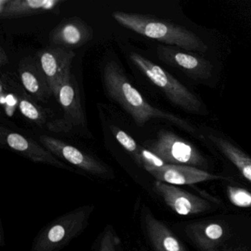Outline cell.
Instances as JSON below:
<instances>
[{
    "label": "cell",
    "mask_w": 251,
    "mask_h": 251,
    "mask_svg": "<svg viewBox=\"0 0 251 251\" xmlns=\"http://www.w3.org/2000/svg\"><path fill=\"white\" fill-rule=\"evenodd\" d=\"M1 137L11 150L34 162L73 171V169L58 159L52 152L30 138L14 132L6 131L3 127L1 128Z\"/></svg>",
    "instance_id": "cell-12"
},
{
    "label": "cell",
    "mask_w": 251,
    "mask_h": 251,
    "mask_svg": "<svg viewBox=\"0 0 251 251\" xmlns=\"http://www.w3.org/2000/svg\"><path fill=\"white\" fill-rule=\"evenodd\" d=\"M53 96L64 110L63 118L73 126H83L86 117L80 102V91L73 74L62 82Z\"/></svg>",
    "instance_id": "cell-14"
},
{
    "label": "cell",
    "mask_w": 251,
    "mask_h": 251,
    "mask_svg": "<svg viewBox=\"0 0 251 251\" xmlns=\"http://www.w3.org/2000/svg\"><path fill=\"white\" fill-rule=\"evenodd\" d=\"M93 29L79 17H70L63 20L49 34L52 46L73 50L80 48L92 40Z\"/></svg>",
    "instance_id": "cell-11"
},
{
    "label": "cell",
    "mask_w": 251,
    "mask_h": 251,
    "mask_svg": "<svg viewBox=\"0 0 251 251\" xmlns=\"http://www.w3.org/2000/svg\"><path fill=\"white\" fill-rule=\"evenodd\" d=\"M111 132L114 134V137L117 139V142L123 146V148L131 155L133 159L136 164L139 166L142 165V152L143 148L139 147L136 143V141L124 130L120 129L117 126H110Z\"/></svg>",
    "instance_id": "cell-19"
},
{
    "label": "cell",
    "mask_w": 251,
    "mask_h": 251,
    "mask_svg": "<svg viewBox=\"0 0 251 251\" xmlns=\"http://www.w3.org/2000/svg\"><path fill=\"white\" fill-rule=\"evenodd\" d=\"M8 63H9V59H8V55L4 50L3 48H0V65H1V67L8 65Z\"/></svg>",
    "instance_id": "cell-24"
},
{
    "label": "cell",
    "mask_w": 251,
    "mask_h": 251,
    "mask_svg": "<svg viewBox=\"0 0 251 251\" xmlns=\"http://www.w3.org/2000/svg\"><path fill=\"white\" fill-rule=\"evenodd\" d=\"M204 236L207 241L211 242H216L220 240L224 233L223 226L217 223H210L204 227Z\"/></svg>",
    "instance_id": "cell-22"
},
{
    "label": "cell",
    "mask_w": 251,
    "mask_h": 251,
    "mask_svg": "<svg viewBox=\"0 0 251 251\" xmlns=\"http://www.w3.org/2000/svg\"><path fill=\"white\" fill-rule=\"evenodd\" d=\"M39 140L44 147L55 156L67 161L89 174L101 178L110 179L114 177V173L108 166L75 147L45 135L41 136Z\"/></svg>",
    "instance_id": "cell-6"
},
{
    "label": "cell",
    "mask_w": 251,
    "mask_h": 251,
    "mask_svg": "<svg viewBox=\"0 0 251 251\" xmlns=\"http://www.w3.org/2000/svg\"><path fill=\"white\" fill-rule=\"evenodd\" d=\"M16 95L17 97L19 108L24 117L39 126H43L46 123L48 115L46 111L39 105H36L34 100L29 95H27L21 86L20 89H16Z\"/></svg>",
    "instance_id": "cell-18"
},
{
    "label": "cell",
    "mask_w": 251,
    "mask_h": 251,
    "mask_svg": "<svg viewBox=\"0 0 251 251\" xmlns=\"http://www.w3.org/2000/svg\"><path fill=\"white\" fill-rule=\"evenodd\" d=\"M64 0H0L1 20H14L48 13L58 14Z\"/></svg>",
    "instance_id": "cell-15"
},
{
    "label": "cell",
    "mask_w": 251,
    "mask_h": 251,
    "mask_svg": "<svg viewBox=\"0 0 251 251\" xmlns=\"http://www.w3.org/2000/svg\"><path fill=\"white\" fill-rule=\"evenodd\" d=\"M94 211L93 205H86L58 217L39 232L31 251H61L86 230Z\"/></svg>",
    "instance_id": "cell-3"
},
{
    "label": "cell",
    "mask_w": 251,
    "mask_h": 251,
    "mask_svg": "<svg viewBox=\"0 0 251 251\" xmlns=\"http://www.w3.org/2000/svg\"><path fill=\"white\" fill-rule=\"evenodd\" d=\"M145 169L157 181L174 186L192 185L201 182L226 179L192 166L164 164L162 167H147Z\"/></svg>",
    "instance_id": "cell-9"
},
{
    "label": "cell",
    "mask_w": 251,
    "mask_h": 251,
    "mask_svg": "<svg viewBox=\"0 0 251 251\" xmlns=\"http://www.w3.org/2000/svg\"><path fill=\"white\" fill-rule=\"evenodd\" d=\"M50 130L53 132H68L73 128V126L67 123L64 118L50 122L47 124Z\"/></svg>",
    "instance_id": "cell-23"
},
{
    "label": "cell",
    "mask_w": 251,
    "mask_h": 251,
    "mask_svg": "<svg viewBox=\"0 0 251 251\" xmlns=\"http://www.w3.org/2000/svg\"><path fill=\"white\" fill-rule=\"evenodd\" d=\"M210 140L220 152L239 170L242 176L251 183V158L233 143L221 136H208Z\"/></svg>",
    "instance_id": "cell-17"
},
{
    "label": "cell",
    "mask_w": 251,
    "mask_h": 251,
    "mask_svg": "<svg viewBox=\"0 0 251 251\" xmlns=\"http://www.w3.org/2000/svg\"><path fill=\"white\" fill-rule=\"evenodd\" d=\"M155 189L162 197L165 203L179 215L200 214L211 208L208 201L174 185L156 180Z\"/></svg>",
    "instance_id": "cell-10"
},
{
    "label": "cell",
    "mask_w": 251,
    "mask_h": 251,
    "mask_svg": "<svg viewBox=\"0 0 251 251\" xmlns=\"http://www.w3.org/2000/svg\"><path fill=\"white\" fill-rule=\"evenodd\" d=\"M229 201L233 205L239 208L251 207V192L246 189L236 186H229L227 188Z\"/></svg>",
    "instance_id": "cell-21"
},
{
    "label": "cell",
    "mask_w": 251,
    "mask_h": 251,
    "mask_svg": "<svg viewBox=\"0 0 251 251\" xmlns=\"http://www.w3.org/2000/svg\"><path fill=\"white\" fill-rule=\"evenodd\" d=\"M156 52L164 64L179 69L193 80H208L212 76V64L193 52L169 45H158Z\"/></svg>",
    "instance_id": "cell-7"
},
{
    "label": "cell",
    "mask_w": 251,
    "mask_h": 251,
    "mask_svg": "<svg viewBox=\"0 0 251 251\" xmlns=\"http://www.w3.org/2000/svg\"><path fill=\"white\" fill-rule=\"evenodd\" d=\"M36 57L54 95L62 82L72 74V62L75 53L73 50L51 45L39 50Z\"/></svg>",
    "instance_id": "cell-8"
},
{
    "label": "cell",
    "mask_w": 251,
    "mask_h": 251,
    "mask_svg": "<svg viewBox=\"0 0 251 251\" xmlns=\"http://www.w3.org/2000/svg\"><path fill=\"white\" fill-rule=\"evenodd\" d=\"M104 88L108 96L120 105L139 127L151 120H166L189 133L196 128L181 117L162 111L151 105L127 79L123 69L116 61L106 63L102 73Z\"/></svg>",
    "instance_id": "cell-1"
},
{
    "label": "cell",
    "mask_w": 251,
    "mask_h": 251,
    "mask_svg": "<svg viewBox=\"0 0 251 251\" xmlns=\"http://www.w3.org/2000/svg\"><path fill=\"white\" fill-rule=\"evenodd\" d=\"M18 73L23 88L35 101L47 102L53 95L36 56H27L22 59L19 63Z\"/></svg>",
    "instance_id": "cell-13"
},
{
    "label": "cell",
    "mask_w": 251,
    "mask_h": 251,
    "mask_svg": "<svg viewBox=\"0 0 251 251\" xmlns=\"http://www.w3.org/2000/svg\"><path fill=\"white\" fill-rule=\"evenodd\" d=\"M147 150L161 158L165 164L202 167L205 158L193 144L170 130H160L156 138L147 145Z\"/></svg>",
    "instance_id": "cell-5"
},
{
    "label": "cell",
    "mask_w": 251,
    "mask_h": 251,
    "mask_svg": "<svg viewBox=\"0 0 251 251\" xmlns=\"http://www.w3.org/2000/svg\"><path fill=\"white\" fill-rule=\"evenodd\" d=\"M114 20L126 28L169 46L204 53L206 44L193 32L166 20L144 14L116 11Z\"/></svg>",
    "instance_id": "cell-2"
},
{
    "label": "cell",
    "mask_w": 251,
    "mask_h": 251,
    "mask_svg": "<svg viewBox=\"0 0 251 251\" xmlns=\"http://www.w3.org/2000/svg\"><path fill=\"white\" fill-rule=\"evenodd\" d=\"M142 223L145 233L155 251H186L173 232L148 208L143 210Z\"/></svg>",
    "instance_id": "cell-16"
},
{
    "label": "cell",
    "mask_w": 251,
    "mask_h": 251,
    "mask_svg": "<svg viewBox=\"0 0 251 251\" xmlns=\"http://www.w3.org/2000/svg\"><path fill=\"white\" fill-rule=\"evenodd\" d=\"M99 251H123L121 241L111 226H108L104 229Z\"/></svg>",
    "instance_id": "cell-20"
},
{
    "label": "cell",
    "mask_w": 251,
    "mask_h": 251,
    "mask_svg": "<svg viewBox=\"0 0 251 251\" xmlns=\"http://www.w3.org/2000/svg\"><path fill=\"white\" fill-rule=\"evenodd\" d=\"M130 58L173 105L190 114H202L203 104L199 98L172 75L137 52H131Z\"/></svg>",
    "instance_id": "cell-4"
}]
</instances>
